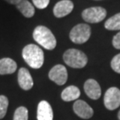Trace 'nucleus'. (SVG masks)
<instances>
[{
	"instance_id": "obj_7",
	"label": "nucleus",
	"mask_w": 120,
	"mask_h": 120,
	"mask_svg": "<svg viewBox=\"0 0 120 120\" xmlns=\"http://www.w3.org/2000/svg\"><path fill=\"white\" fill-rule=\"evenodd\" d=\"M49 77L58 85H63L68 79L66 68L62 65H56L49 71Z\"/></svg>"
},
{
	"instance_id": "obj_16",
	"label": "nucleus",
	"mask_w": 120,
	"mask_h": 120,
	"mask_svg": "<svg viewBox=\"0 0 120 120\" xmlns=\"http://www.w3.org/2000/svg\"><path fill=\"white\" fill-rule=\"evenodd\" d=\"M105 27L110 30H120V13L108 19L105 23Z\"/></svg>"
},
{
	"instance_id": "obj_8",
	"label": "nucleus",
	"mask_w": 120,
	"mask_h": 120,
	"mask_svg": "<svg viewBox=\"0 0 120 120\" xmlns=\"http://www.w3.org/2000/svg\"><path fill=\"white\" fill-rule=\"evenodd\" d=\"M73 111L79 117L84 119L91 118L94 115V110L84 101L77 100L73 104Z\"/></svg>"
},
{
	"instance_id": "obj_2",
	"label": "nucleus",
	"mask_w": 120,
	"mask_h": 120,
	"mask_svg": "<svg viewBox=\"0 0 120 120\" xmlns=\"http://www.w3.org/2000/svg\"><path fill=\"white\" fill-rule=\"evenodd\" d=\"M33 38L38 44L47 50H52L56 46V39L49 28L45 26H38L33 32Z\"/></svg>"
},
{
	"instance_id": "obj_23",
	"label": "nucleus",
	"mask_w": 120,
	"mask_h": 120,
	"mask_svg": "<svg viewBox=\"0 0 120 120\" xmlns=\"http://www.w3.org/2000/svg\"><path fill=\"white\" fill-rule=\"evenodd\" d=\"M118 118L120 120V110H119V113H118Z\"/></svg>"
},
{
	"instance_id": "obj_20",
	"label": "nucleus",
	"mask_w": 120,
	"mask_h": 120,
	"mask_svg": "<svg viewBox=\"0 0 120 120\" xmlns=\"http://www.w3.org/2000/svg\"><path fill=\"white\" fill-rule=\"evenodd\" d=\"M32 2L34 6L37 7L38 9H43L49 6L50 0H32Z\"/></svg>"
},
{
	"instance_id": "obj_18",
	"label": "nucleus",
	"mask_w": 120,
	"mask_h": 120,
	"mask_svg": "<svg viewBox=\"0 0 120 120\" xmlns=\"http://www.w3.org/2000/svg\"><path fill=\"white\" fill-rule=\"evenodd\" d=\"M9 105V100L6 96L0 95V119H3L6 114Z\"/></svg>"
},
{
	"instance_id": "obj_14",
	"label": "nucleus",
	"mask_w": 120,
	"mask_h": 120,
	"mask_svg": "<svg viewBox=\"0 0 120 120\" xmlns=\"http://www.w3.org/2000/svg\"><path fill=\"white\" fill-rule=\"evenodd\" d=\"M80 91L76 86H69L62 90L61 98L64 101H75L80 97Z\"/></svg>"
},
{
	"instance_id": "obj_12",
	"label": "nucleus",
	"mask_w": 120,
	"mask_h": 120,
	"mask_svg": "<svg viewBox=\"0 0 120 120\" xmlns=\"http://www.w3.org/2000/svg\"><path fill=\"white\" fill-rule=\"evenodd\" d=\"M38 120H53V111L52 106L46 101H41L38 105Z\"/></svg>"
},
{
	"instance_id": "obj_11",
	"label": "nucleus",
	"mask_w": 120,
	"mask_h": 120,
	"mask_svg": "<svg viewBox=\"0 0 120 120\" xmlns=\"http://www.w3.org/2000/svg\"><path fill=\"white\" fill-rule=\"evenodd\" d=\"M84 91L88 97L93 100H97L101 97V90L100 85L95 80L89 79L84 83Z\"/></svg>"
},
{
	"instance_id": "obj_4",
	"label": "nucleus",
	"mask_w": 120,
	"mask_h": 120,
	"mask_svg": "<svg viewBox=\"0 0 120 120\" xmlns=\"http://www.w3.org/2000/svg\"><path fill=\"white\" fill-rule=\"evenodd\" d=\"M90 27L86 23H79L69 33V38L75 44H83L90 37Z\"/></svg>"
},
{
	"instance_id": "obj_3",
	"label": "nucleus",
	"mask_w": 120,
	"mask_h": 120,
	"mask_svg": "<svg viewBox=\"0 0 120 120\" xmlns=\"http://www.w3.org/2000/svg\"><path fill=\"white\" fill-rule=\"evenodd\" d=\"M63 60L66 65L72 68L80 69L87 63V57L83 52L78 49H71L65 52Z\"/></svg>"
},
{
	"instance_id": "obj_5",
	"label": "nucleus",
	"mask_w": 120,
	"mask_h": 120,
	"mask_svg": "<svg viewBox=\"0 0 120 120\" xmlns=\"http://www.w3.org/2000/svg\"><path fill=\"white\" fill-rule=\"evenodd\" d=\"M107 12L102 7H90L82 12V17L86 22L90 23H99L105 18Z\"/></svg>"
},
{
	"instance_id": "obj_15",
	"label": "nucleus",
	"mask_w": 120,
	"mask_h": 120,
	"mask_svg": "<svg viewBox=\"0 0 120 120\" xmlns=\"http://www.w3.org/2000/svg\"><path fill=\"white\" fill-rule=\"evenodd\" d=\"M16 9L27 18L32 17L35 13L34 7L28 0H22L18 5H16Z\"/></svg>"
},
{
	"instance_id": "obj_22",
	"label": "nucleus",
	"mask_w": 120,
	"mask_h": 120,
	"mask_svg": "<svg viewBox=\"0 0 120 120\" xmlns=\"http://www.w3.org/2000/svg\"><path fill=\"white\" fill-rule=\"evenodd\" d=\"M4 1H6V2H8L9 4H12V5H18L20 2L22 1V0H4Z\"/></svg>"
},
{
	"instance_id": "obj_6",
	"label": "nucleus",
	"mask_w": 120,
	"mask_h": 120,
	"mask_svg": "<svg viewBox=\"0 0 120 120\" xmlns=\"http://www.w3.org/2000/svg\"><path fill=\"white\" fill-rule=\"evenodd\" d=\"M105 106L109 110H115L120 105V90L117 87H110L105 94Z\"/></svg>"
},
{
	"instance_id": "obj_13",
	"label": "nucleus",
	"mask_w": 120,
	"mask_h": 120,
	"mask_svg": "<svg viewBox=\"0 0 120 120\" xmlns=\"http://www.w3.org/2000/svg\"><path fill=\"white\" fill-rule=\"evenodd\" d=\"M16 62L10 58H3L0 59V75L12 74L16 70Z\"/></svg>"
},
{
	"instance_id": "obj_1",
	"label": "nucleus",
	"mask_w": 120,
	"mask_h": 120,
	"mask_svg": "<svg viewBox=\"0 0 120 120\" xmlns=\"http://www.w3.org/2000/svg\"><path fill=\"white\" fill-rule=\"evenodd\" d=\"M22 56L28 66L33 69H39L44 63V52L36 45H26L22 51Z\"/></svg>"
},
{
	"instance_id": "obj_10",
	"label": "nucleus",
	"mask_w": 120,
	"mask_h": 120,
	"mask_svg": "<svg viewBox=\"0 0 120 120\" xmlns=\"http://www.w3.org/2000/svg\"><path fill=\"white\" fill-rule=\"evenodd\" d=\"M18 83L20 87L24 90L31 89L34 86L33 78L29 70L26 68H20L18 72Z\"/></svg>"
},
{
	"instance_id": "obj_21",
	"label": "nucleus",
	"mask_w": 120,
	"mask_h": 120,
	"mask_svg": "<svg viewBox=\"0 0 120 120\" xmlns=\"http://www.w3.org/2000/svg\"><path fill=\"white\" fill-rule=\"evenodd\" d=\"M112 45L117 49H120V32L116 34L112 39Z\"/></svg>"
},
{
	"instance_id": "obj_19",
	"label": "nucleus",
	"mask_w": 120,
	"mask_h": 120,
	"mask_svg": "<svg viewBox=\"0 0 120 120\" xmlns=\"http://www.w3.org/2000/svg\"><path fill=\"white\" fill-rule=\"evenodd\" d=\"M111 66H112V69H113L115 72L120 73V53L116 55V56L112 59Z\"/></svg>"
},
{
	"instance_id": "obj_17",
	"label": "nucleus",
	"mask_w": 120,
	"mask_h": 120,
	"mask_svg": "<svg viewBox=\"0 0 120 120\" xmlns=\"http://www.w3.org/2000/svg\"><path fill=\"white\" fill-rule=\"evenodd\" d=\"M13 120H28V110L27 108L21 106L16 109Z\"/></svg>"
},
{
	"instance_id": "obj_9",
	"label": "nucleus",
	"mask_w": 120,
	"mask_h": 120,
	"mask_svg": "<svg viewBox=\"0 0 120 120\" xmlns=\"http://www.w3.org/2000/svg\"><path fill=\"white\" fill-rule=\"evenodd\" d=\"M73 2L70 0H61L55 5L53 13L57 18L64 17L73 11Z\"/></svg>"
}]
</instances>
